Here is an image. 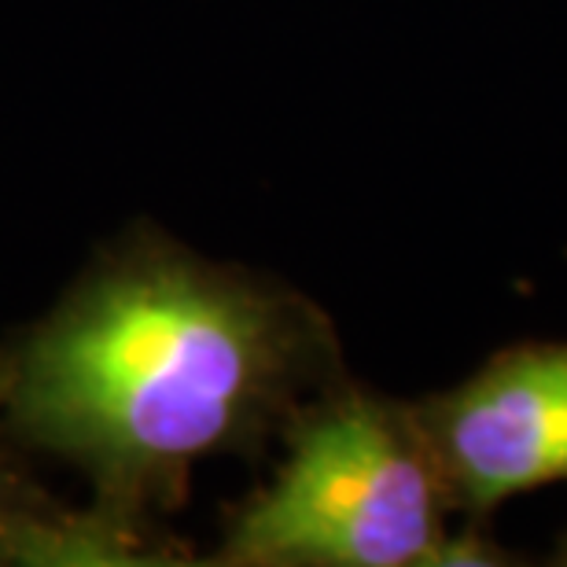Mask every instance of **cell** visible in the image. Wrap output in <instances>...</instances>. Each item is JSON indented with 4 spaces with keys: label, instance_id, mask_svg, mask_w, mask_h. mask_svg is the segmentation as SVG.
<instances>
[{
    "label": "cell",
    "instance_id": "5",
    "mask_svg": "<svg viewBox=\"0 0 567 567\" xmlns=\"http://www.w3.org/2000/svg\"><path fill=\"white\" fill-rule=\"evenodd\" d=\"M557 564H567V535L560 538V546H557V557H553Z\"/></svg>",
    "mask_w": 567,
    "mask_h": 567
},
{
    "label": "cell",
    "instance_id": "2",
    "mask_svg": "<svg viewBox=\"0 0 567 567\" xmlns=\"http://www.w3.org/2000/svg\"><path fill=\"white\" fill-rule=\"evenodd\" d=\"M274 475L225 508L214 564L236 567H439L502 564L480 524L457 513L413 402L350 377L302 405L280 431Z\"/></svg>",
    "mask_w": 567,
    "mask_h": 567
},
{
    "label": "cell",
    "instance_id": "3",
    "mask_svg": "<svg viewBox=\"0 0 567 567\" xmlns=\"http://www.w3.org/2000/svg\"><path fill=\"white\" fill-rule=\"evenodd\" d=\"M413 405L468 524L567 480V343L497 350L457 388Z\"/></svg>",
    "mask_w": 567,
    "mask_h": 567
},
{
    "label": "cell",
    "instance_id": "4",
    "mask_svg": "<svg viewBox=\"0 0 567 567\" xmlns=\"http://www.w3.org/2000/svg\"><path fill=\"white\" fill-rule=\"evenodd\" d=\"M0 564H155L104 516L71 508L22 468L0 435Z\"/></svg>",
    "mask_w": 567,
    "mask_h": 567
},
{
    "label": "cell",
    "instance_id": "1",
    "mask_svg": "<svg viewBox=\"0 0 567 567\" xmlns=\"http://www.w3.org/2000/svg\"><path fill=\"white\" fill-rule=\"evenodd\" d=\"M347 377L313 299L158 229L115 240L52 313L0 343V435L74 464L93 513L188 560L163 527L207 457H258Z\"/></svg>",
    "mask_w": 567,
    "mask_h": 567
}]
</instances>
